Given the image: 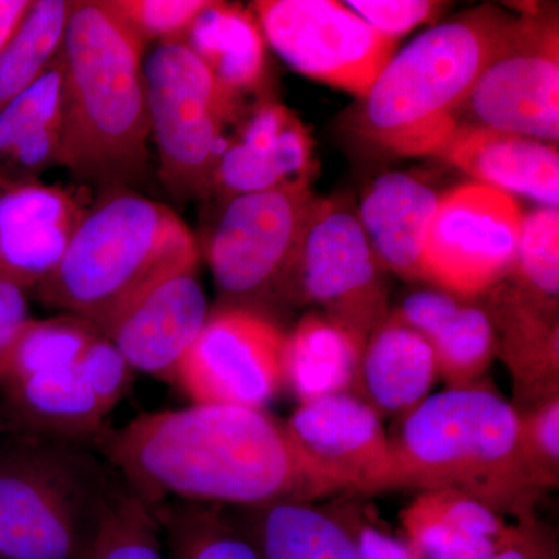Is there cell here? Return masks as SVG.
I'll use <instances>...</instances> for the list:
<instances>
[{
  "instance_id": "obj_1",
  "label": "cell",
  "mask_w": 559,
  "mask_h": 559,
  "mask_svg": "<svg viewBox=\"0 0 559 559\" xmlns=\"http://www.w3.org/2000/svg\"><path fill=\"white\" fill-rule=\"evenodd\" d=\"M103 455L143 503H312L356 495L264 409L193 406L142 415L105 437Z\"/></svg>"
},
{
  "instance_id": "obj_2",
  "label": "cell",
  "mask_w": 559,
  "mask_h": 559,
  "mask_svg": "<svg viewBox=\"0 0 559 559\" xmlns=\"http://www.w3.org/2000/svg\"><path fill=\"white\" fill-rule=\"evenodd\" d=\"M143 49L102 0L72 2L61 46V165L105 190L128 187L148 167Z\"/></svg>"
},
{
  "instance_id": "obj_3",
  "label": "cell",
  "mask_w": 559,
  "mask_h": 559,
  "mask_svg": "<svg viewBox=\"0 0 559 559\" xmlns=\"http://www.w3.org/2000/svg\"><path fill=\"white\" fill-rule=\"evenodd\" d=\"M392 441V489H454L516 521L543 498L521 448L520 412L479 384L447 389L407 412Z\"/></svg>"
},
{
  "instance_id": "obj_4",
  "label": "cell",
  "mask_w": 559,
  "mask_h": 559,
  "mask_svg": "<svg viewBox=\"0 0 559 559\" xmlns=\"http://www.w3.org/2000/svg\"><path fill=\"white\" fill-rule=\"evenodd\" d=\"M518 20L468 11L395 53L362 98L359 132L401 157L437 156L485 68L509 46Z\"/></svg>"
},
{
  "instance_id": "obj_5",
  "label": "cell",
  "mask_w": 559,
  "mask_h": 559,
  "mask_svg": "<svg viewBox=\"0 0 559 559\" xmlns=\"http://www.w3.org/2000/svg\"><path fill=\"white\" fill-rule=\"evenodd\" d=\"M198 263L200 246L170 207L114 187L87 209L61 263L36 293L103 333L142 290Z\"/></svg>"
},
{
  "instance_id": "obj_6",
  "label": "cell",
  "mask_w": 559,
  "mask_h": 559,
  "mask_svg": "<svg viewBox=\"0 0 559 559\" xmlns=\"http://www.w3.org/2000/svg\"><path fill=\"white\" fill-rule=\"evenodd\" d=\"M127 491L80 441L22 433L0 447V559H90Z\"/></svg>"
},
{
  "instance_id": "obj_7",
  "label": "cell",
  "mask_w": 559,
  "mask_h": 559,
  "mask_svg": "<svg viewBox=\"0 0 559 559\" xmlns=\"http://www.w3.org/2000/svg\"><path fill=\"white\" fill-rule=\"evenodd\" d=\"M143 72L162 183L176 200L207 197L242 98L224 90L182 40L159 44Z\"/></svg>"
},
{
  "instance_id": "obj_8",
  "label": "cell",
  "mask_w": 559,
  "mask_h": 559,
  "mask_svg": "<svg viewBox=\"0 0 559 559\" xmlns=\"http://www.w3.org/2000/svg\"><path fill=\"white\" fill-rule=\"evenodd\" d=\"M385 272L358 213L336 198H316L283 285L293 280L301 301L367 341L390 314Z\"/></svg>"
},
{
  "instance_id": "obj_9",
  "label": "cell",
  "mask_w": 559,
  "mask_h": 559,
  "mask_svg": "<svg viewBox=\"0 0 559 559\" xmlns=\"http://www.w3.org/2000/svg\"><path fill=\"white\" fill-rule=\"evenodd\" d=\"M250 10L286 64L360 100L395 55L396 39L371 28L345 3L260 0Z\"/></svg>"
},
{
  "instance_id": "obj_10",
  "label": "cell",
  "mask_w": 559,
  "mask_h": 559,
  "mask_svg": "<svg viewBox=\"0 0 559 559\" xmlns=\"http://www.w3.org/2000/svg\"><path fill=\"white\" fill-rule=\"evenodd\" d=\"M524 215L513 194L463 183L440 197L423 257V278L455 297L480 296L513 271Z\"/></svg>"
},
{
  "instance_id": "obj_11",
  "label": "cell",
  "mask_w": 559,
  "mask_h": 559,
  "mask_svg": "<svg viewBox=\"0 0 559 559\" xmlns=\"http://www.w3.org/2000/svg\"><path fill=\"white\" fill-rule=\"evenodd\" d=\"M286 333L245 308L210 316L176 373L179 388L200 406L264 409L285 385Z\"/></svg>"
},
{
  "instance_id": "obj_12",
  "label": "cell",
  "mask_w": 559,
  "mask_h": 559,
  "mask_svg": "<svg viewBox=\"0 0 559 559\" xmlns=\"http://www.w3.org/2000/svg\"><path fill=\"white\" fill-rule=\"evenodd\" d=\"M314 200L310 189H277L227 200L205 250L224 296L255 299L283 285Z\"/></svg>"
},
{
  "instance_id": "obj_13",
  "label": "cell",
  "mask_w": 559,
  "mask_h": 559,
  "mask_svg": "<svg viewBox=\"0 0 559 559\" xmlns=\"http://www.w3.org/2000/svg\"><path fill=\"white\" fill-rule=\"evenodd\" d=\"M559 43L555 22L518 20L516 33L471 90V124L554 143L559 139Z\"/></svg>"
},
{
  "instance_id": "obj_14",
  "label": "cell",
  "mask_w": 559,
  "mask_h": 559,
  "mask_svg": "<svg viewBox=\"0 0 559 559\" xmlns=\"http://www.w3.org/2000/svg\"><path fill=\"white\" fill-rule=\"evenodd\" d=\"M316 462L347 480L356 495L392 489L393 450L380 412L353 393L300 404L286 421Z\"/></svg>"
},
{
  "instance_id": "obj_15",
  "label": "cell",
  "mask_w": 559,
  "mask_h": 559,
  "mask_svg": "<svg viewBox=\"0 0 559 559\" xmlns=\"http://www.w3.org/2000/svg\"><path fill=\"white\" fill-rule=\"evenodd\" d=\"M207 319V299L197 270H180L142 290L102 334L132 369L171 382Z\"/></svg>"
},
{
  "instance_id": "obj_16",
  "label": "cell",
  "mask_w": 559,
  "mask_h": 559,
  "mask_svg": "<svg viewBox=\"0 0 559 559\" xmlns=\"http://www.w3.org/2000/svg\"><path fill=\"white\" fill-rule=\"evenodd\" d=\"M310 132L278 102L257 103L240 121L213 171L210 193L241 197L277 189H308L314 170Z\"/></svg>"
},
{
  "instance_id": "obj_17",
  "label": "cell",
  "mask_w": 559,
  "mask_h": 559,
  "mask_svg": "<svg viewBox=\"0 0 559 559\" xmlns=\"http://www.w3.org/2000/svg\"><path fill=\"white\" fill-rule=\"evenodd\" d=\"M87 209L39 180H0V274L38 289L53 274Z\"/></svg>"
},
{
  "instance_id": "obj_18",
  "label": "cell",
  "mask_w": 559,
  "mask_h": 559,
  "mask_svg": "<svg viewBox=\"0 0 559 559\" xmlns=\"http://www.w3.org/2000/svg\"><path fill=\"white\" fill-rule=\"evenodd\" d=\"M487 314L516 392V411L559 396L558 304L502 280L489 289Z\"/></svg>"
},
{
  "instance_id": "obj_19",
  "label": "cell",
  "mask_w": 559,
  "mask_h": 559,
  "mask_svg": "<svg viewBox=\"0 0 559 559\" xmlns=\"http://www.w3.org/2000/svg\"><path fill=\"white\" fill-rule=\"evenodd\" d=\"M437 157L477 183L558 207L559 154L550 143L460 123Z\"/></svg>"
},
{
  "instance_id": "obj_20",
  "label": "cell",
  "mask_w": 559,
  "mask_h": 559,
  "mask_svg": "<svg viewBox=\"0 0 559 559\" xmlns=\"http://www.w3.org/2000/svg\"><path fill=\"white\" fill-rule=\"evenodd\" d=\"M440 197L407 173H384L360 201L358 218L374 255L401 278H423V257Z\"/></svg>"
},
{
  "instance_id": "obj_21",
  "label": "cell",
  "mask_w": 559,
  "mask_h": 559,
  "mask_svg": "<svg viewBox=\"0 0 559 559\" xmlns=\"http://www.w3.org/2000/svg\"><path fill=\"white\" fill-rule=\"evenodd\" d=\"M61 50L32 86L0 109V178L38 180L62 164Z\"/></svg>"
},
{
  "instance_id": "obj_22",
  "label": "cell",
  "mask_w": 559,
  "mask_h": 559,
  "mask_svg": "<svg viewBox=\"0 0 559 559\" xmlns=\"http://www.w3.org/2000/svg\"><path fill=\"white\" fill-rule=\"evenodd\" d=\"M437 378L429 342L393 314L367 340L358 381L367 403L389 414L411 412L428 399Z\"/></svg>"
},
{
  "instance_id": "obj_23",
  "label": "cell",
  "mask_w": 559,
  "mask_h": 559,
  "mask_svg": "<svg viewBox=\"0 0 559 559\" xmlns=\"http://www.w3.org/2000/svg\"><path fill=\"white\" fill-rule=\"evenodd\" d=\"M263 559H360L342 511L277 502L235 513Z\"/></svg>"
},
{
  "instance_id": "obj_24",
  "label": "cell",
  "mask_w": 559,
  "mask_h": 559,
  "mask_svg": "<svg viewBox=\"0 0 559 559\" xmlns=\"http://www.w3.org/2000/svg\"><path fill=\"white\" fill-rule=\"evenodd\" d=\"M180 40L230 94L242 98L263 83L266 40L252 10L207 2Z\"/></svg>"
},
{
  "instance_id": "obj_25",
  "label": "cell",
  "mask_w": 559,
  "mask_h": 559,
  "mask_svg": "<svg viewBox=\"0 0 559 559\" xmlns=\"http://www.w3.org/2000/svg\"><path fill=\"white\" fill-rule=\"evenodd\" d=\"M367 341L323 316L312 312L286 334L283 369L300 404L349 392L358 381Z\"/></svg>"
},
{
  "instance_id": "obj_26",
  "label": "cell",
  "mask_w": 559,
  "mask_h": 559,
  "mask_svg": "<svg viewBox=\"0 0 559 559\" xmlns=\"http://www.w3.org/2000/svg\"><path fill=\"white\" fill-rule=\"evenodd\" d=\"M2 390L11 418L31 436L83 443L102 432L108 415L75 367L33 374Z\"/></svg>"
},
{
  "instance_id": "obj_27",
  "label": "cell",
  "mask_w": 559,
  "mask_h": 559,
  "mask_svg": "<svg viewBox=\"0 0 559 559\" xmlns=\"http://www.w3.org/2000/svg\"><path fill=\"white\" fill-rule=\"evenodd\" d=\"M151 510L167 559H263L237 516L218 506L170 500Z\"/></svg>"
},
{
  "instance_id": "obj_28",
  "label": "cell",
  "mask_w": 559,
  "mask_h": 559,
  "mask_svg": "<svg viewBox=\"0 0 559 559\" xmlns=\"http://www.w3.org/2000/svg\"><path fill=\"white\" fill-rule=\"evenodd\" d=\"M100 334L97 326L72 314L28 319L0 355V389L44 371L75 367Z\"/></svg>"
},
{
  "instance_id": "obj_29",
  "label": "cell",
  "mask_w": 559,
  "mask_h": 559,
  "mask_svg": "<svg viewBox=\"0 0 559 559\" xmlns=\"http://www.w3.org/2000/svg\"><path fill=\"white\" fill-rule=\"evenodd\" d=\"M70 10L69 0H32L0 53V109L32 86L60 53Z\"/></svg>"
},
{
  "instance_id": "obj_30",
  "label": "cell",
  "mask_w": 559,
  "mask_h": 559,
  "mask_svg": "<svg viewBox=\"0 0 559 559\" xmlns=\"http://www.w3.org/2000/svg\"><path fill=\"white\" fill-rule=\"evenodd\" d=\"M436 356L437 374L448 389L477 384L498 355V337L487 311L462 305L454 316L429 341Z\"/></svg>"
},
{
  "instance_id": "obj_31",
  "label": "cell",
  "mask_w": 559,
  "mask_h": 559,
  "mask_svg": "<svg viewBox=\"0 0 559 559\" xmlns=\"http://www.w3.org/2000/svg\"><path fill=\"white\" fill-rule=\"evenodd\" d=\"M509 277L540 300L558 304L559 212L540 207L524 216L516 264Z\"/></svg>"
},
{
  "instance_id": "obj_32",
  "label": "cell",
  "mask_w": 559,
  "mask_h": 559,
  "mask_svg": "<svg viewBox=\"0 0 559 559\" xmlns=\"http://www.w3.org/2000/svg\"><path fill=\"white\" fill-rule=\"evenodd\" d=\"M401 524L404 543L418 559H485L507 546L520 528L518 524L513 535L502 540L477 538L444 524L418 498L403 510Z\"/></svg>"
},
{
  "instance_id": "obj_33",
  "label": "cell",
  "mask_w": 559,
  "mask_h": 559,
  "mask_svg": "<svg viewBox=\"0 0 559 559\" xmlns=\"http://www.w3.org/2000/svg\"><path fill=\"white\" fill-rule=\"evenodd\" d=\"M90 559H167L159 522L130 488L103 527Z\"/></svg>"
},
{
  "instance_id": "obj_34",
  "label": "cell",
  "mask_w": 559,
  "mask_h": 559,
  "mask_svg": "<svg viewBox=\"0 0 559 559\" xmlns=\"http://www.w3.org/2000/svg\"><path fill=\"white\" fill-rule=\"evenodd\" d=\"M209 0H102L103 7L143 44L180 40Z\"/></svg>"
},
{
  "instance_id": "obj_35",
  "label": "cell",
  "mask_w": 559,
  "mask_h": 559,
  "mask_svg": "<svg viewBox=\"0 0 559 559\" xmlns=\"http://www.w3.org/2000/svg\"><path fill=\"white\" fill-rule=\"evenodd\" d=\"M520 412L521 448L544 492L559 484V396Z\"/></svg>"
},
{
  "instance_id": "obj_36",
  "label": "cell",
  "mask_w": 559,
  "mask_h": 559,
  "mask_svg": "<svg viewBox=\"0 0 559 559\" xmlns=\"http://www.w3.org/2000/svg\"><path fill=\"white\" fill-rule=\"evenodd\" d=\"M417 498L444 524L477 538L507 539L520 524H507L506 516L498 511L454 489H428L419 491Z\"/></svg>"
},
{
  "instance_id": "obj_37",
  "label": "cell",
  "mask_w": 559,
  "mask_h": 559,
  "mask_svg": "<svg viewBox=\"0 0 559 559\" xmlns=\"http://www.w3.org/2000/svg\"><path fill=\"white\" fill-rule=\"evenodd\" d=\"M75 369L108 414L127 395L134 374L128 360L103 334L84 349Z\"/></svg>"
},
{
  "instance_id": "obj_38",
  "label": "cell",
  "mask_w": 559,
  "mask_h": 559,
  "mask_svg": "<svg viewBox=\"0 0 559 559\" xmlns=\"http://www.w3.org/2000/svg\"><path fill=\"white\" fill-rule=\"evenodd\" d=\"M345 5L371 28L393 39L433 21L443 9L432 0H352Z\"/></svg>"
},
{
  "instance_id": "obj_39",
  "label": "cell",
  "mask_w": 559,
  "mask_h": 559,
  "mask_svg": "<svg viewBox=\"0 0 559 559\" xmlns=\"http://www.w3.org/2000/svg\"><path fill=\"white\" fill-rule=\"evenodd\" d=\"M462 304L452 294L426 289L407 296L393 316L429 342L457 314Z\"/></svg>"
},
{
  "instance_id": "obj_40",
  "label": "cell",
  "mask_w": 559,
  "mask_h": 559,
  "mask_svg": "<svg viewBox=\"0 0 559 559\" xmlns=\"http://www.w3.org/2000/svg\"><path fill=\"white\" fill-rule=\"evenodd\" d=\"M485 559H559L557 535L536 516L525 518L514 538Z\"/></svg>"
},
{
  "instance_id": "obj_41",
  "label": "cell",
  "mask_w": 559,
  "mask_h": 559,
  "mask_svg": "<svg viewBox=\"0 0 559 559\" xmlns=\"http://www.w3.org/2000/svg\"><path fill=\"white\" fill-rule=\"evenodd\" d=\"M342 511V510H341ZM355 533L360 559H418L404 540L366 520L360 513L348 509L342 511Z\"/></svg>"
},
{
  "instance_id": "obj_42",
  "label": "cell",
  "mask_w": 559,
  "mask_h": 559,
  "mask_svg": "<svg viewBox=\"0 0 559 559\" xmlns=\"http://www.w3.org/2000/svg\"><path fill=\"white\" fill-rule=\"evenodd\" d=\"M28 319L25 290L0 274V355Z\"/></svg>"
},
{
  "instance_id": "obj_43",
  "label": "cell",
  "mask_w": 559,
  "mask_h": 559,
  "mask_svg": "<svg viewBox=\"0 0 559 559\" xmlns=\"http://www.w3.org/2000/svg\"><path fill=\"white\" fill-rule=\"evenodd\" d=\"M31 5L32 0H0V53Z\"/></svg>"
},
{
  "instance_id": "obj_44",
  "label": "cell",
  "mask_w": 559,
  "mask_h": 559,
  "mask_svg": "<svg viewBox=\"0 0 559 559\" xmlns=\"http://www.w3.org/2000/svg\"><path fill=\"white\" fill-rule=\"evenodd\" d=\"M0 180H2V178H0Z\"/></svg>"
}]
</instances>
